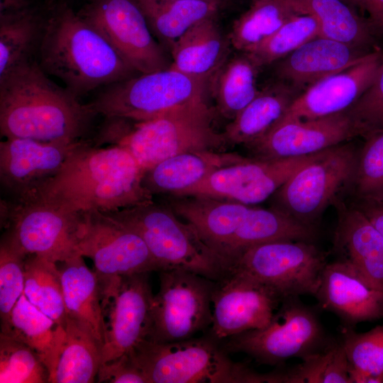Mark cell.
Segmentation results:
<instances>
[{"label":"cell","mask_w":383,"mask_h":383,"mask_svg":"<svg viewBox=\"0 0 383 383\" xmlns=\"http://www.w3.org/2000/svg\"><path fill=\"white\" fill-rule=\"evenodd\" d=\"M143 174L126 149L82 140L55 175L18 201L37 199L72 213L113 212L153 201Z\"/></svg>","instance_id":"1"},{"label":"cell","mask_w":383,"mask_h":383,"mask_svg":"<svg viewBox=\"0 0 383 383\" xmlns=\"http://www.w3.org/2000/svg\"><path fill=\"white\" fill-rule=\"evenodd\" d=\"M52 82L31 60L0 77V131L4 138L71 144L82 140L96 114Z\"/></svg>","instance_id":"2"},{"label":"cell","mask_w":383,"mask_h":383,"mask_svg":"<svg viewBox=\"0 0 383 383\" xmlns=\"http://www.w3.org/2000/svg\"><path fill=\"white\" fill-rule=\"evenodd\" d=\"M36 60L77 97L133 77L113 47L65 3L47 7Z\"/></svg>","instance_id":"3"},{"label":"cell","mask_w":383,"mask_h":383,"mask_svg":"<svg viewBox=\"0 0 383 383\" xmlns=\"http://www.w3.org/2000/svg\"><path fill=\"white\" fill-rule=\"evenodd\" d=\"M213 119L206 101L179 106L148 121L104 118L94 142L126 149L145 172L177 154L221 150L226 141L213 128Z\"/></svg>","instance_id":"4"},{"label":"cell","mask_w":383,"mask_h":383,"mask_svg":"<svg viewBox=\"0 0 383 383\" xmlns=\"http://www.w3.org/2000/svg\"><path fill=\"white\" fill-rule=\"evenodd\" d=\"M218 342L211 335L170 343L145 338L130 353L148 383H275L273 372L234 362Z\"/></svg>","instance_id":"5"},{"label":"cell","mask_w":383,"mask_h":383,"mask_svg":"<svg viewBox=\"0 0 383 383\" xmlns=\"http://www.w3.org/2000/svg\"><path fill=\"white\" fill-rule=\"evenodd\" d=\"M143 240L159 272L181 269L213 281L228 273V263L167 204H148L106 213Z\"/></svg>","instance_id":"6"},{"label":"cell","mask_w":383,"mask_h":383,"mask_svg":"<svg viewBox=\"0 0 383 383\" xmlns=\"http://www.w3.org/2000/svg\"><path fill=\"white\" fill-rule=\"evenodd\" d=\"M211 82L196 79L170 67L112 84L90 103L104 118L144 121L179 106L206 101Z\"/></svg>","instance_id":"7"},{"label":"cell","mask_w":383,"mask_h":383,"mask_svg":"<svg viewBox=\"0 0 383 383\" xmlns=\"http://www.w3.org/2000/svg\"><path fill=\"white\" fill-rule=\"evenodd\" d=\"M77 251L94 263L104 311L123 277L159 272L141 237L104 212L82 213Z\"/></svg>","instance_id":"8"},{"label":"cell","mask_w":383,"mask_h":383,"mask_svg":"<svg viewBox=\"0 0 383 383\" xmlns=\"http://www.w3.org/2000/svg\"><path fill=\"white\" fill-rule=\"evenodd\" d=\"M281 303L265 327L226 339L224 349L247 354L261 364L275 365L291 358L303 360L333 343L316 313L299 297L287 298Z\"/></svg>","instance_id":"9"},{"label":"cell","mask_w":383,"mask_h":383,"mask_svg":"<svg viewBox=\"0 0 383 383\" xmlns=\"http://www.w3.org/2000/svg\"><path fill=\"white\" fill-rule=\"evenodd\" d=\"M326 255L311 242L280 240L253 245L229 265V272L241 274L271 289L281 299L315 296Z\"/></svg>","instance_id":"10"},{"label":"cell","mask_w":383,"mask_h":383,"mask_svg":"<svg viewBox=\"0 0 383 383\" xmlns=\"http://www.w3.org/2000/svg\"><path fill=\"white\" fill-rule=\"evenodd\" d=\"M158 272L160 287L153 295L146 339L180 341L210 328L216 281L181 269Z\"/></svg>","instance_id":"11"},{"label":"cell","mask_w":383,"mask_h":383,"mask_svg":"<svg viewBox=\"0 0 383 383\" xmlns=\"http://www.w3.org/2000/svg\"><path fill=\"white\" fill-rule=\"evenodd\" d=\"M357 152L351 143L323 151L304 165L274 193L276 209L306 226L313 227L324 210L350 186Z\"/></svg>","instance_id":"12"},{"label":"cell","mask_w":383,"mask_h":383,"mask_svg":"<svg viewBox=\"0 0 383 383\" xmlns=\"http://www.w3.org/2000/svg\"><path fill=\"white\" fill-rule=\"evenodd\" d=\"M82 213L69 212L44 201H15L3 213V235L26 257L64 262L79 255Z\"/></svg>","instance_id":"13"},{"label":"cell","mask_w":383,"mask_h":383,"mask_svg":"<svg viewBox=\"0 0 383 383\" xmlns=\"http://www.w3.org/2000/svg\"><path fill=\"white\" fill-rule=\"evenodd\" d=\"M78 15L94 28L137 72L169 68L141 10L133 0H89Z\"/></svg>","instance_id":"14"},{"label":"cell","mask_w":383,"mask_h":383,"mask_svg":"<svg viewBox=\"0 0 383 383\" xmlns=\"http://www.w3.org/2000/svg\"><path fill=\"white\" fill-rule=\"evenodd\" d=\"M322 152L286 159L246 158L216 169L199 183L176 196H205L246 205L260 203L274 194L293 173Z\"/></svg>","instance_id":"15"},{"label":"cell","mask_w":383,"mask_h":383,"mask_svg":"<svg viewBox=\"0 0 383 383\" xmlns=\"http://www.w3.org/2000/svg\"><path fill=\"white\" fill-rule=\"evenodd\" d=\"M281 301L267 287L241 274L229 272L215 282L210 335L222 340L262 328Z\"/></svg>","instance_id":"16"},{"label":"cell","mask_w":383,"mask_h":383,"mask_svg":"<svg viewBox=\"0 0 383 383\" xmlns=\"http://www.w3.org/2000/svg\"><path fill=\"white\" fill-rule=\"evenodd\" d=\"M354 137L351 121L343 111L313 120L277 123L245 146L255 159H286L320 152Z\"/></svg>","instance_id":"17"},{"label":"cell","mask_w":383,"mask_h":383,"mask_svg":"<svg viewBox=\"0 0 383 383\" xmlns=\"http://www.w3.org/2000/svg\"><path fill=\"white\" fill-rule=\"evenodd\" d=\"M382 58L383 51L376 50L355 65L316 82L293 101L277 123L313 120L345 111L370 85Z\"/></svg>","instance_id":"18"},{"label":"cell","mask_w":383,"mask_h":383,"mask_svg":"<svg viewBox=\"0 0 383 383\" xmlns=\"http://www.w3.org/2000/svg\"><path fill=\"white\" fill-rule=\"evenodd\" d=\"M148 274L123 277L108 304L109 318L106 323V340L101 352V364L131 352L146 338L154 295Z\"/></svg>","instance_id":"19"},{"label":"cell","mask_w":383,"mask_h":383,"mask_svg":"<svg viewBox=\"0 0 383 383\" xmlns=\"http://www.w3.org/2000/svg\"><path fill=\"white\" fill-rule=\"evenodd\" d=\"M79 141L63 144L6 138L0 143L1 185L16 201L26 198L58 172Z\"/></svg>","instance_id":"20"},{"label":"cell","mask_w":383,"mask_h":383,"mask_svg":"<svg viewBox=\"0 0 383 383\" xmlns=\"http://www.w3.org/2000/svg\"><path fill=\"white\" fill-rule=\"evenodd\" d=\"M314 296L321 308L338 316L345 328L383 318V292L338 259L326 265Z\"/></svg>","instance_id":"21"},{"label":"cell","mask_w":383,"mask_h":383,"mask_svg":"<svg viewBox=\"0 0 383 383\" xmlns=\"http://www.w3.org/2000/svg\"><path fill=\"white\" fill-rule=\"evenodd\" d=\"M371 52L318 36L284 57L277 65L276 73L279 81L301 93L316 82L361 62Z\"/></svg>","instance_id":"22"},{"label":"cell","mask_w":383,"mask_h":383,"mask_svg":"<svg viewBox=\"0 0 383 383\" xmlns=\"http://www.w3.org/2000/svg\"><path fill=\"white\" fill-rule=\"evenodd\" d=\"M334 248L338 260L353 266L374 288L383 292V237L355 205L339 199Z\"/></svg>","instance_id":"23"},{"label":"cell","mask_w":383,"mask_h":383,"mask_svg":"<svg viewBox=\"0 0 383 383\" xmlns=\"http://www.w3.org/2000/svg\"><path fill=\"white\" fill-rule=\"evenodd\" d=\"M216 16L203 19L188 29L170 48V68L194 78L212 82L227 60L231 45Z\"/></svg>","instance_id":"24"},{"label":"cell","mask_w":383,"mask_h":383,"mask_svg":"<svg viewBox=\"0 0 383 383\" xmlns=\"http://www.w3.org/2000/svg\"><path fill=\"white\" fill-rule=\"evenodd\" d=\"M235 153L219 151L186 152L171 156L143 174V184L152 195H180L216 169L245 160Z\"/></svg>","instance_id":"25"},{"label":"cell","mask_w":383,"mask_h":383,"mask_svg":"<svg viewBox=\"0 0 383 383\" xmlns=\"http://www.w3.org/2000/svg\"><path fill=\"white\" fill-rule=\"evenodd\" d=\"M102 345L88 328L67 316L64 332L48 367L50 383L95 382Z\"/></svg>","instance_id":"26"},{"label":"cell","mask_w":383,"mask_h":383,"mask_svg":"<svg viewBox=\"0 0 383 383\" xmlns=\"http://www.w3.org/2000/svg\"><path fill=\"white\" fill-rule=\"evenodd\" d=\"M62 263L60 271L67 316L88 328L103 348L106 323L96 275L80 255Z\"/></svg>","instance_id":"27"},{"label":"cell","mask_w":383,"mask_h":383,"mask_svg":"<svg viewBox=\"0 0 383 383\" xmlns=\"http://www.w3.org/2000/svg\"><path fill=\"white\" fill-rule=\"evenodd\" d=\"M301 94L279 81L260 89L225 128L226 143L247 145L265 135L282 117Z\"/></svg>","instance_id":"28"},{"label":"cell","mask_w":383,"mask_h":383,"mask_svg":"<svg viewBox=\"0 0 383 383\" xmlns=\"http://www.w3.org/2000/svg\"><path fill=\"white\" fill-rule=\"evenodd\" d=\"M301 13L315 16L320 37L367 51L377 35L365 18L340 0H289Z\"/></svg>","instance_id":"29"},{"label":"cell","mask_w":383,"mask_h":383,"mask_svg":"<svg viewBox=\"0 0 383 383\" xmlns=\"http://www.w3.org/2000/svg\"><path fill=\"white\" fill-rule=\"evenodd\" d=\"M152 35L170 50L188 29L216 16L221 4L206 0H133Z\"/></svg>","instance_id":"30"},{"label":"cell","mask_w":383,"mask_h":383,"mask_svg":"<svg viewBox=\"0 0 383 383\" xmlns=\"http://www.w3.org/2000/svg\"><path fill=\"white\" fill-rule=\"evenodd\" d=\"M64 326L57 325L23 294L7 320L1 323V333L14 338L36 353L48 370Z\"/></svg>","instance_id":"31"},{"label":"cell","mask_w":383,"mask_h":383,"mask_svg":"<svg viewBox=\"0 0 383 383\" xmlns=\"http://www.w3.org/2000/svg\"><path fill=\"white\" fill-rule=\"evenodd\" d=\"M299 14L289 0H251L249 9L232 26L231 45L241 52H250Z\"/></svg>","instance_id":"32"},{"label":"cell","mask_w":383,"mask_h":383,"mask_svg":"<svg viewBox=\"0 0 383 383\" xmlns=\"http://www.w3.org/2000/svg\"><path fill=\"white\" fill-rule=\"evenodd\" d=\"M260 67L245 52L227 60L214 76L211 88L218 111L233 120L257 95Z\"/></svg>","instance_id":"33"},{"label":"cell","mask_w":383,"mask_h":383,"mask_svg":"<svg viewBox=\"0 0 383 383\" xmlns=\"http://www.w3.org/2000/svg\"><path fill=\"white\" fill-rule=\"evenodd\" d=\"M44 13L31 7L23 12L0 17V77L33 60L37 54Z\"/></svg>","instance_id":"34"},{"label":"cell","mask_w":383,"mask_h":383,"mask_svg":"<svg viewBox=\"0 0 383 383\" xmlns=\"http://www.w3.org/2000/svg\"><path fill=\"white\" fill-rule=\"evenodd\" d=\"M23 294L40 311L64 326L67 312L60 269L56 262L38 255L25 259Z\"/></svg>","instance_id":"35"},{"label":"cell","mask_w":383,"mask_h":383,"mask_svg":"<svg viewBox=\"0 0 383 383\" xmlns=\"http://www.w3.org/2000/svg\"><path fill=\"white\" fill-rule=\"evenodd\" d=\"M340 340L353 383H383V326L365 333L343 327Z\"/></svg>","instance_id":"36"},{"label":"cell","mask_w":383,"mask_h":383,"mask_svg":"<svg viewBox=\"0 0 383 383\" xmlns=\"http://www.w3.org/2000/svg\"><path fill=\"white\" fill-rule=\"evenodd\" d=\"M319 34L320 26L316 18L301 13L287 21L254 50L245 53L262 67L286 57Z\"/></svg>","instance_id":"37"},{"label":"cell","mask_w":383,"mask_h":383,"mask_svg":"<svg viewBox=\"0 0 383 383\" xmlns=\"http://www.w3.org/2000/svg\"><path fill=\"white\" fill-rule=\"evenodd\" d=\"M284 383H345L349 379L348 361L339 341L284 370Z\"/></svg>","instance_id":"38"},{"label":"cell","mask_w":383,"mask_h":383,"mask_svg":"<svg viewBox=\"0 0 383 383\" xmlns=\"http://www.w3.org/2000/svg\"><path fill=\"white\" fill-rule=\"evenodd\" d=\"M48 370L26 344L0 333V383L48 382Z\"/></svg>","instance_id":"39"},{"label":"cell","mask_w":383,"mask_h":383,"mask_svg":"<svg viewBox=\"0 0 383 383\" xmlns=\"http://www.w3.org/2000/svg\"><path fill=\"white\" fill-rule=\"evenodd\" d=\"M351 186L357 201H383V130L365 138Z\"/></svg>","instance_id":"40"},{"label":"cell","mask_w":383,"mask_h":383,"mask_svg":"<svg viewBox=\"0 0 383 383\" xmlns=\"http://www.w3.org/2000/svg\"><path fill=\"white\" fill-rule=\"evenodd\" d=\"M26 256L5 236L0 245V319L5 322L23 294Z\"/></svg>","instance_id":"41"},{"label":"cell","mask_w":383,"mask_h":383,"mask_svg":"<svg viewBox=\"0 0 383 383\" xmlns=\"http://www.w3.org/2000/svg\"><path fill=\"white\" fill-rule=\"evenodd\" d=\"M345 111L355 137L365 138L383 130V58L370 85Z\"/></svg>","instance_id":"42"},{"label":"cell","mask_w":383,"mask_h":383,"mask_svg":"<svg viewBox=\"0 0 383 383\" xmlns=\"http://www.w3.org/2000/svg\"><path fill=\"white\" fill-rule=\"evenodd\" d=\"M96 380L98 382L148 383L130 353L101 364Z\"/></svg>","instance_id":"43"},{"label":"cell","mask_w":383,"mask_h":383,"mask_svg":"<svg viewBox=\"0 0 383 383\" xmlns=\"http://www.w3.org/2000/svg\"><path fill=\"white\" fill-rule=\"evenodd\" d=\"M355 9L367 14V21L377 35H383V0H353Z\"/></svg>","instance_id":"44"},{"label":"cell","mask_w":383,"mask_h":383,"mask_svg":"<svg viewBox=\"0 0 383 383\" xmlns=\"http://www.w3.org/2000/svg\"><path fill=\"white\" fill-rule=\"evenodd\" d=\"M383 237V201H357L354 204Z\"/></svg>","instance_id":"45"},{"label":"cell","mask_w":383,"mask_h":383,"mask_svg":"<svg viewBox=\"0 0 383 383\" xmlns=\"http://www.w3.org/2000/svg\"><path fill=\"white\" fill-rule=\"evenodd\" d=\"M31 7V0H0V17L14 15Z\"/></svg>","instance_id":"46"},{"label":"cell","mask_w":383,"mask_h":383,"mask_svg":"<svg viewBox=\"0 0 383 383\" xmlns=\"http://www.w3.org/2000/svg\"><path fill=\"white\" fill-rule=\"evenodd\" d=\"M340 1L345 2V4H348L349 6H350L351 7H353V8H354L355 9V8L354 6V4H353V0H340Z\"/></svg>","instance_id":"47"},{"label":"cell","mask_w":383,"mask_h":383,"mask_svg":"<svg viewBox=\"0 0 383 383\" xmlns=\"http://www.w3.org/2000/svg\"><path fill=\"white\" fill-rule=\"evenodd\" d=\"M206 1H211L216 2L221 4L224 0H206Z\"/></svg>","instance_id":"48"}]
</instances>
